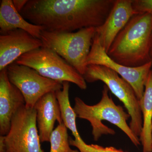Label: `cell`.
Listing matches in <instances>:
<instances>
[{"label": "cell", "mask_w": 152, "mask_h": 152, "mask_svg": "<svg viewBox=\"0 0 152 152\" xmlns=\"http://www.w3.org/2000/svg\"><path fill=\"white\" fill-rule=\"evenodd\" d=\"M115 0H28L20 14L45 30L73 32L103 24Z\"/></svg>", "instance_id": "1"}, {"label": "cell", "mask_w": 152, "mask_h": 152, "mask_svg": "<svg viewBox=\"0 0 152 152\" xmlns=\"http://www.w3.org/2000/svg\"><path fill=\"white\" fill-rule=\"evenodd\" d=\"M152 35L151 15H134L117 35L107 53L123 65H143L152 61L150 55Z\"/></svg>", "instance_id": "2"}, {"label": "cell", "mask_w": 152, "mask_h": 152, "mask_svg": "<svg viewBox=\"0 0 152 152\" xmlns=\"http://www.w3.org/2000/svg\"><path fill=\"white\" fill-rule=\"evenodd\" d=\"M109 89L104 85L102 97L99 103L94 105L85 103L80 98H75L73 110L77 117L88 121L92 128V134L94 140L97 141L104 135L115 134L114 130L104 124L102 121H107L115 125L128 136L136 147L140 145L139 137L136 135L128 124L127 121L130 118L129 113L121 106L117 105L109 96Z\"/></svg>", "instance_id": "3"}, {"label": "cell", "mask_w": 152, "mask_h": 152, "mask_svg": "<svg viewBox=\"0 0 152 152\" xmlns=\"http://www.w3.org/2000/svg\"><path fill=\"white\" fill-rule=\"evenodd\" d=\"M96 34V28H84L73 32L43 30L40 39L43 46L53 50L83 75L87 60Z\"/></svg>", "instance_id": "4"}, {"label": "cell", "mask_w": 152, "mask_h": 152, "mask_svg": "<svg viewBox=\"0 0 152 152\" xmlns=\"http://www.w3.org/2000/svg\"><path fill=\"white\" fill-rule=\"evenodd\" d=\"M87 83L101 81L122 102L131 118L129 126L133 133L140 137L142 129V116L140 100L132 87L115 71L105 66L91 64L87 66L83 75Z\"/></svg>", "instance_id": "5"}, {"label": "cell", "mask_w": 152, "mask_h": 152, "mask_svg": "<svg viewBox=\"0 0 152 152\" xmlns=\"http://www.w3.org/2000/svg\"><path fill=\"white\" fill-rule=\"evenodd\" d=\"M15 62L32 68L45 77L62 83H73L81 90L86 89V82L83 76L56 52L47 47L28 52Z\"/></svg>", "instance_id": "6"}, {"label": "cell", "mask_w": 152, "mask_h": 152, "mask_svg": "<svg viewBox=\"0 0 152 152\" xmlns=\"http://www.w3.org/2000/svg\"><path fill=\"white\" fill-rule=\"evenodd\" d=\"M41 142L37 112L25 105L14 115L8 134L0 136V152H45Z\"/></svg>", "instance_id": "7"}, {"label": "cell", "mask_w": 152, "mask_h": 152, "mask_svg": "<svg viewBox=\"0 0 152 152\" xmlns=\"http://www.w3.org/2000/svg\"><path fill=\"white\" fill-rule=\"evenodd\" d=\"M7 69L9 80L20 91L27 107L34 108L44 95L62 89V83L45 77L29 67L14 62Z\"/></svg>", "instance_id": "8"}, {"label": "cell", "mask_w": 152, "mask_h": 152, "mask_svg": "<svg viewBox=\"0 0 152 152\" xmlns=\"http://www.w3.org/2000/svg\"><path fill=\"white\" fill-rule=\"evenodd\" d=\"M87 65H99L110 68L117 73L132 87L139 100L142 98L145 86L150 72L152 61L135 67L121 64L111 58L102 46L96 34L87 60Z\"/></svg>", "instance_id": "9"}, {"label": "cell", "mask_w": 152, "mask_h": 152, "mask_svg": "<svg viewBox=\"0 0 152 152\" xmlns=\"http://www.w3.org/2000/svg\"><path fill=\"white\" fill-rule=\"evenodd\" d=\"M40 39L21 29L13 30L0 35V71L18 58L33 50L43 47Z\"/></svg>", "instance_id": "10"}, {"label": "cell", "mask_w": 152, "mask_h": 152, "mask_svg": "<svg viewBox=\"0 0 152 152\" xmlns=\"http://www.w3.org/2000/svg\"><path fill=\"white\" fill-rule=\"evenodd\" d=\"M132 3V0H115L103 24L96 28V34L107 53L119 33L135 15Z\"/></svg>", "instance_id": "11"}, {"label": "cell", "mask_w": 152, "mask_h": 152, "mask_svg": "<svg viewBox=\"0 0 152 152\" xmlns=\"http://www.w3.org/2000/svg\"><path fill=\"white\" fill-rule=\"evenodd\" d=\"M20 91L9 80L7 69L0 72V134L4 136L10 129L11 121L19 109L25 105Z\"/></svg>", "instance_id": "12"}, {"label": "cell", "mask_w": 152, "mask_h": 152, "mask_svg": "<svg viewBox=\"0 0 152 152\" xmlns=\"http://www.w3.org/2000/svg\"><path fill=\"white\" fill-rule=\"evenodd\" d=\"M34 108L41 142L50 141L56 121L63 124L61 109L55 92L48 93L37 102Z\"/></svg>", "instance_id": "13"}, {"label": "cell", "mask_w": 152, "mask_h": 152, "mask_svg": "<svg viewBox=\"0 0 152 152\" xmlns=\"http://www.w3.org/2000/svg\"><path fill=\"white\" fill-rule=\"evenodd\" d=\"M62 84V89L58 90L55 93L59 104L63 123L75 137V140L70 138V145L77 148L80 152H91V145H87L85 142L78 132L76 124L77 116L71 105L69 98V83L64 82Z\"/></svg>", "instance_id": "14"}, {"label": "cell", "mask_w": 152, "mask_h": 152, "mask_svg": "<svg viewBox=\"0 0 152 152\" xmlns=\"http://www.w3.org/2000/svg\"><path fill=\"white\" fill-rule=\"evenodd\" d=\"M17 29L24 30L39 39H40L41 32L45 30L43 27L33 24L26 20L15 8L12 1L2 0L0 6L1 34Z\"/></svg>", "instance_id": "15"}, {"label": "cell", "mask_w": 152, "mask_h": 152, "mask_svg": "<svg viewBox=\"0 0 152 152\" xmlns=\"http://www.w3.org/2000/svg\"><path fill=\"white\" fill-rule=\"evenodd\" d=\"M142 116V129L140 140L143 152H152V71L150 72L142 98L140 100Z\"/></svg>", "instance_id": "16"}, {"label": "cell", "mask_w": 152, "mask_h": 152, "mask_svg": "<svg viewBox=\"0 0 152 152\" xmlns=\"http://www.w3.org/2000/svg\"><path fill=\"white\" fill-rule=\"evenodd\" d=\"M68 129L64 123L58 124L50 137V152H80L70 148Z\"/></svg>", "instance_id": "17"}, {"label": "cell", "mask_w": 152, "mask_h": 152, "mask_svg": "<svg viewBox=\"0 0 152 152\" xmlns=\"http://www.w3.org/2000/svg\"><path fill=\"white\" fill-rule=\"evenodd\" d=\"M132 6L135 15L148 13L152 16V0H132Z\"/></svg>", "instance_id": "18"}, {"label": "cell", "mask_w": 152, "mask_h": 152, "mask_svg": "<svg viewBox=\"0 0 152 152\" xmlns=\"http://www.w3.org/2000/svg\"><path fill=\"white\" fill-rule=\"evenodd\" d=\"M28 1V0H13L12 1L15 8L20 13Z\"/></svg>", "instance_id": "19"}, {"label": "cell", "mask_w": 152, "mask_h": 152, "mask_svg": "<svg viewBox=\"0 0 152 152\" xmlns=\"http://www.w3.org/2000/svg\"><path fill=\"white\" fill-rule=\"evenodd\" d=\"M104 149L106 152H126L124 151L121 150L117 149L113 147H104Z\"/></svg>", "instance_id": "20"}, {"label": "cell", "mask_w": 152, "mask_h": 152, "mask_svg": "<svg viewBox=\"0 0 152 152\" xmlns=\"http://www.w3.org/2000/svg\"><path fill=\"white\" fill-rule=\"evenodd\" d=\"M91 147L96 151V152H106L104 149V147L97 145H91Z\"/></svg>", "instance_id": "21"}, {"label": "cell", "mask_w": 152, "mask_h": 152, "mask_svg": "<svg viewBox=\"0 0 152 152\" xmlns=\"http://www.w3.org/2000/svg\"><path fill=\"white\" fill-rule=\"evenodd\" d=\"M150 58H151V60L152 61V35L151 38V49H150Z\"/></svg>", "instance_id": "22"}, {"label": "cell", "mask_w": 152, "mask_h": 152, "mask_svg": "<svg viewBox=\"0 0 152 152\" xmlns=\"http://www.w3.org/2000/svg\"></svg>", "instance_id": "23"}, {"label": "cell", "mask_w": 152, "mask_h": 152, "mask_svg": "<svg viewBox=\"0 0 152 152\" xmlns=\"http://www.w3.org/2000/svg\"><path fill=\"white\" fill-rule=\"evenodd\" d=\"M151 70H152V69H151Z\"/></svg>", "instance_id": "24"}]
</instances>
